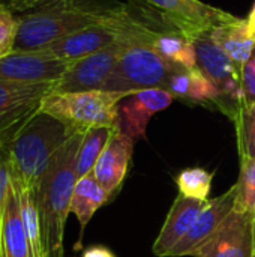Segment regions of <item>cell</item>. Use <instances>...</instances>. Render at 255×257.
Instances as JSON below:
<instances>
[{
  "mask_svg": "<svg viewBox=\"0 0 255 257\" xmlns=\"http://www.w3.org/2000/svg\"><path fill=\"white\" fill-rule=\"evenodd\" d=\"M126 8L119 0H44L15 15L18 32L14 51L42 50L54 41L101 23Z\"/></svg>",
  "mask_w": 255,
  "mask_h": 257,
  "instance_id": "6da1fadb",
  "label": "cell"
},
{
  "mask_svg": "<svg viewBox=\"0 0 255 257\" xmlns=\"http://www.w3.org/2000/svg\"><path fill=\"white\" fill-rule=\"evenodd\" d=\"M84 133H75L59 149L35 191L41 218L44 257H63L65 226L71 214L72 193L78 181L75 172L77 154Z\"/></svg>",
  "mask_w": 255,
  "mask_h": 257,
  "instance_id": "7a4b0ae2",
  "label": "cell"
},
{
  "mask_svg": "<svg viewBox=\"0 0 255 257\" xmlns=\"http://www.w3.org/2000/svg\"><path fill=\"white\" fill-rule=\"evenodd\" d=\"M75 133L81 131L72 130L42 110L36 113L5 148L12 184L18 190L35 193L54 155Z\"/></svg>",
  "mask_w": 255,
  "mask_h": 257,
  "instance_id": "3957f363",
  "label": "cell"
},
{
  "mask_svg": "<svg viewBox=\"0 0 255 257\" xmlns=\"http://www.w3.org/2000/svg\"><path fill=\"white\" fill-rule=\"evenodd\" d=\"M126 93L108 90L53 92L42 102V111L54 116L75 131L110 126L117 128L119 104Z\"/></svg>",
  "mask_w": 255,
  "mask_h": 257,
  "instance_id": "277c9868",
  "label": "cell"
},
{
  "mask_svg": "<svg viewBox=\"0 0 255 257\" xmlns=\"http://www.w3.org/2000/svg\"><path fill=\"white\" fill-rule=\"evenodd\" d=\"M185 68L164 57L146 42L131 44L102 90L119 93H135L144 89H165L170 78Z\"/></svg>",
  "mask_w": 255,
  "mask_h": 257,
  "instance_id": "5b68a950",
  "label": "cell"
},
{
  "mask_svg": "<svg viewBox=\"0 0 255 257\" xmlns=\"http://www.w3.org/2000/svg\"><path fill=\"white\" fill-rule=\"evenodd\" d=\"M197 51V66L216 86L222 96L221 113L231 120L243 107L242 69L213 42L209 33L192 41Z\"/></svg>",
  "mask_w": 255,
  "mask_h": 257,
  "instance_id": "8992f818",
  "label": "cell"
},
{
  "mask_svg": "<svg viewBox=\"0 0 255 257\" xmlns=\"http://www.w3.org/2000/svg\"><path fill=\"white\" fill-rule=\"evenodd\" d=\"M54 87L56 83L0 81V148H6L41 111L44 99L54 92Z\"/></svg>",
  "mask_w": 255,
  "mask_h": 257,
  "instance_id": "52a82bcc",
  "label": "cell"
},
{
  "mask_svg": "<svg viewBox=\"0 0 255 257\" xmlns=\"http://www.w3.org/2000/svg\"><path fill=\"white\" fill-rule=\"evenodd\" d=\"M177 33L189 41L210 33L212 29L231 23L237 17L200 0H143Z\"/></svg>",
  "mask_w": 255,
  "mask_h": 257,
  "instance_id": "ba28073f",
  "label": "cell"
},
{
  "mask_svg": "<svg viewBox=\"0 0 255 257\" xmlns=\"http://www.w3.org/2000/svg\"><path fill=\"white\" fill-rule=\"evenodd\" d=\"M141 42L137 39L117 41L96 53H92L83 59L74 60L66 74L56 83L54 92H86V90H102L107 80L113 74L120 57L126 48Z\"/></svg>",
  "mask_w": 255,
  "mask_h": 257,
  "instance_id": "9c48e42d",
  "label": "cell"
},
{
  "mask_svg": "<svg viewBox=\"0 0 255 257\" xmlns=\"http://www.w3.org/2000/svg\"><path fill=\"white\" fill-rule=\"evenodd\" d=\"M72 62L57 59L45 50L12 51L0 57V81L9 83H57Z\"/></svg>",
  "mask_w": 255,
  "mask_h": 257,
  "instance_id": "30bf717a",
  "label": "cell"
},
{
  "mask_svg": "<svg viewBox=\"0 0 255 257\" xmlns=\"http://www.w3.org/2000/svg\"><path fill=\"white\" fill-rule=\"evenodd\" d=\"M192 257L254 256V215L233 211Z\"/></svg>",
  "mask_w": 255,
  "mask_h": 257,
  "instance_id": "8fae6325",
  "label": "cell"
},
{
  "mask_svg": "<svg viewBox=\"0 0 255 257\" xmlns=\"http://www.w3.org/2000/svg\"><path fill=\"white\" fill-rule=\"evenodd\" d=\"M174 99L165 89H144L128 95L119 104L117 130L134 142L143 139L152 116L170 107Z\"/></svg>",
  "mask_w": 255,
  "mask_h": 257,
  "instance_id": "7c38bea8",
  "label": "cell"
},
{
  "mask_svg": "<svg viewBox=\"0 0 255 257\" xmlns=\"http://www.w3.org/2000/svg\"><path fill=\"white\" fill-rule=\"evenodd\" d=\"M236 196L237 188L236 185H233L219 197L209 199L191 230L168 253V257L191 256L197 248H200L218 230V227L225 221V218L234 211Z\"/></svg>",
  "mask_w": 255,
  "mask_h": 257,
  "instance_id": "4fadbf2b",
  "label": "cell"
},
{
  "mask_svg": "<svg viewBox=\"0 0 255 257\" xmlns=\"http://www.w3.org/2000/svg\"><path fill=\"white\" fill-rule=\"evenodd\" d=\"M134 145L135 142L131 137L116 128L92 170V175L110 193L111 197L120 190L126 178Z\"/></svg>",
  "mask_w": 255,
  "mask_h": 257,
  "instance_id": "5bb4252c",
  "label": "cell"
},
{
  "mask_svg": "<svg viewBox=\"0 0 255 257\" xmlns=\"http://www.w3.org/2000/svg\"><path fill=\"white\" fill-rule=\"evenodd\" d=\"M204 205L206 202L203 200L189 199L179 194L168 211V215L158 238L155 239L153 254L158 257H168V253L191 230Z\"/></svg>",
  "mask_w": 255,
  "mask_h": 257,
  "instance_id": "9a60e30c",
  "label": "cell"
},
{
  "mask_svg": "<svg viewBox=\"0 0 255 257\" xmlns=\"http://www.w3.org/2000/svg\"><path fill=\"white\" fill-rule=\"evenodd\" d=\"M167 90L176 98L194 104H209L221 110L222 96L216 86L206 77V74L197 66L192 69H182L176 72L168 84Z\"/></svg>",
  "mask_w": 255,
  "mask_h": 257,
  "instance_id": "2e32d148",
  "label": "cell"
},
{
  "mask_svg": "<svg viewBox=\"0 0 255 257\" xmlns=\"http://www.w3.org/2000/svg\"><path fill=\"white\" fill-rule=\"evenodd\" d=\"M110 199H111L110 193L96 181V178L92 173L77 181L71 200V214H74L80 223V239L75 248L81 247L84 229L92 220V217L95 215V212L101 206H104Z\"/></svg>",
  "mask_w": 255,
  "mask_h": 257,
  "instance_id": "e0dca14e",
  "label": "cell"
},
{
  "mask_svg": "<svg viewBox=\"0 0 255 257\" xmlns=\"http://www.w3.org/2000/svg\"><path fill=\"white\" fill-rule=\"evenodd\" d=\"M213 42L242 69L255 48V41L251 38L246 20L236 18L231 23L218 26L210 30Z\"/></svg>",
  "mask_w": 255,
  "mask_h": 257,
  "instance_id": "ac0fdd59",
  "label": "cell"
},
{
  "mask_svg": "<svg viewBox=\"0 0 255 257\" xmlns=\"http://www.w3.org/2000/svg\"><path fill=\"white\" fill-rule=\"evenodd\" d=\"M2 257H32L29 241L21 226L18 194L12 181L8 193L2 227Z\"/></svg>",
  "mask_w": 255,
  "mask_h": 257,
  "instance_id": "d6986e66",
  "label": "cell"
},
{
  "mask_svg": "<svg viewBox=\"0 0 255 257\" xmlns=\"http://www.w3.org/2000/svg\"><path fill=\"white\" fill-rule=\"evenodd\" d=\"M155 50H158L164 57L171 60L173 63L185 68L192 69L197 68V51L192 41L186 39L180 33L170 30L161 32L150 44Z\"/></svg>",
  "mask_w": 255,
  "mask_h": 257,
  "instance_id": "ffe728a7",
  "label": "cell"
},
{
  "mask_svg": "<svg viewBox=\"0 0 255 257\" xmlns=\"http://www.w3.org/2000/svg\"><path fill=\"white\" fill-rule=\"evenodd\" d=\"M114 131L116 128L99 126V128H90L84 133L75 163V172L78 179L92 173L96 161L99 160L102 151L105 149Z\"/></svg>",
  "mask_w": 255,
  "mask_h": 257,
  "instance_id": "44dd1931",
  "label": "cell"
},
{
  "mask_svg": "<svg viewBox=\"0 0 255 257\" xmlns=\"http://www.w3.org/2000/svg\"><path fill=\"white\" fill-rule=\"evenodd\" d=\"M15 187V185H14ZM17 190L18 194V208L20 218L24 235L29 241L32 257H44L42 248V233H41V218L35 199V193L32 190Z\"/></svg>",
  "mask_w": 255,
  "mask_h": 257,
  "instance_id": "7402d4cb",
  "label": "cell"
},
{
  "mask_svg": "<svg viewBox=\"0 0 255 257\" xmlns=\"http://www.w3.org/2000/svg\"><path fill=\"white\" fill-rule=\"evenodd\" d=\"M212 179L213 173L200 167H192L182 170L176 176V185L180 196L207 202L212 188Z\"/></svg>",
  "mask_w": 255,
  "mask_h": 257,
  "instance_id": "603a6c76",
  "label": "cell"
},
{
  "mask_svg": "<svg viewBox=\"0 0 255 257\" xmlns=\"http://www.w3.org/2000/svg\"><path fill=\"white\" fill-rule=\"evenodd\" d=\"M240 161L255 160V102L242 107L234 117Z\"/></svg>",
  "mask_w": 255,
  "mask_h": 257,
  "instance_id": "cb8c5ba5",
  "label": "cell"
},
{
  "mask_svg": "<svg viewBox=\"0 0 255 257\" xmlns=\"http://www.w3.org/2000/svg\"><path fill=\"white\" fill-rule=\"evenodd\" d=\"M234 185L237 188L234 209L255 218V160L240 161V173Z\"/></svg>",
  "mask_w": 255,
  "mask_h": 257,
  "instance_id": "d4e9b609",
  "label": "cell"
},
{
  "mask_svg": "<svg viewBox=\"0 0 255 257\" xmlns=\"http://www.w3.org/2000/svg\"><path fill=\"white\" fill-rule=\"evenodd\" d=\"M17 17L8 9L0 8V57L14 51L17 41Z\"/></svg>",
  "mask_w": 255,
  "mask_h": 257,
  "instance_id": "484cf974",
  "label": "cell"
},
{
  "mask_svg": "<svg viewBox=\"0 0 255 257\" xmlns=\"http://www.w3.org/2000/svg\"><path fill=\"white\" fill-rule=\"evenodd\" d=\"M9 187H11L9 157L6 149L0 148V257H2V227H3V217H5Z\"/></svg>",
  "mask_w": 255,
  "mask_h": 257,
  "instance_id": "4316f807",
  "label": "cell"
},
{
  "mask_svg": "<svg viewBox=\"0 0 255 257\" xmlns=\"http://www.w3.org/2000/svg\"><path fill=\"white\" fill-rule=\"evenodd\" d=\"M242 90H243V107L255 102V48L242 68Z\"/></svg>",
  "mask_w": 255,
  "mask_h": 257,
  "instance_id": "83f0119b",
  "label": "cell"
},
{
  "mask_svg": "<svg viewBox=\"0 0 255 257\" xmlns=\"http://www.w3.org/2000/svg\"><path fill=\"white\" fill-rule=\"evenodd\" d=\"M44 0H0V8L8 9L14 15H18V14H23L35 6H38Z\"/></svg>",
  "mask_w": 255,
  "mask_h": 257,
  "instance_id": "f1b7e54d",
  "label": "cell"
},
{
  "mask_svg": "<svg viewBox=\"0 0 255 257\" xmlns=\"http://www.w3.org/2000/svg\"><path fill=\"white\" fill-rule=\"evenodd\" d=\"M83 257H116L113 254V251H110L108 248L105 247H99V245H95V247H90L87 248Z\"/></svg>",
  "mask_w": 255,
  "mask_h": 257,
  "instance_id": "f546056e",
  "label": "cell"
},
{
  "mask_svg": "<svg viewBox=\"0 0 255 257\" xmlns=\"http://www.w3.org/2000/svg\"><path fill=\"white\" fill-rule=\"evenodd\" d=\"M246 26H248V32H249L251 38L255 41V3L249 15H248V18H246Z\"/></svg>",
  "mask_w": 255,
  "mask_h": 257,
  "instance_id": "4dcf8cb0",
  "label": "cell"
},
{
  "mask_svg": "<svg viewBox=\"0 0 255 257\" xmlns=\"http://www.w3.org/2000/svg\"><path fill=\"white\" fill-rule=\"evenodd\" d=\"M254 253H255V218H254Z\"/></svg>",
  "mask_w": 255,
  "mask_h": 257,
  "instance_id": "1f68e13d",
  "label": "cell"
},
{
  "mask_svg": "<svg viewBox=\"0 0 255 257\" xmlns=\"http://www.w3.org/2000/svg\"><path fill=\"white\" fill-rule=\"evenodd\" d=\"M252 257H255V253H254V256H252Z\"/></svg>",
  "mask_w": 255,
  "mask_h": 257,
  "instance_id": "d6a6232c",
  "label": "cell"
}]
</instances>
